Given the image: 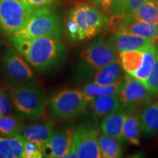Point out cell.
<instances>
[{
  "label": "cell",
  "mask_w": 158,
  "mask_h": 158,
  "mask_svg": "<svg viewBox=\"0 0 158 158\" xmlns=\"http://www.w3.org/2000/svg\"><path fill=\"white\" fill-rule=\"evenodd\" d=\"M12 46L23 57L31 68L37 71H48L62 62L66 45L62 40L40 37L21 38L10 36Z\"/></svg>",
  "instance_id": "obj_1"
},
{
  "label": "cell",
  "mask_w": 158,
  "mask_h": 158,
  "mask_svg": "<svg viewBox=\"0 0 158 158\" xmlns=\"http://www.w3.org/2000/svg\"><path fill=\"white\" fill-rule=\"evenodd\" d=\"M54 130V124L50 121L32 124L25 127L22 136L27 141L32 142L38 146L44 152Z\"/></svg>",
  "instance_id": "obj_13"
},
{
  "label": "cell",
  "mask_w": 158,
  "mask_h": 158,
  "mask_svg": "<svg viewBox=\"0 0 158 158\" xmlns=\"http://www.w3.org/2000/svg\"><path fill=\"white\" fill-rule=\"evenodd\" d=\"M0 136H1V135H0Z\"/></svg>",
  "instance_id": "obj_36"
},
{
  "label": "cell",
  "mask_w": 158,
  "mask_h": 158,
  "mask_svg": "<svg viewBox=\"0 0 158 158\" xmlns=\"http://www.w3.org/2000/svg\"><path fill=\"white\" fill-rule=\"evenodd\" d=\"M22 1L34 9H37L50 5L54 2L55 0H22Z\"/></svg>",
  "instance_id": "obj_33"
},
{
  "label": "cell",
  "mask_w": 158,
  "mask_h": 158,
  "mask_svg": "<svg viewBox=\"0 0 158 158\" xmlns=\"http://www.w3.org/2000/svg\"><path fill=\"white\" fill-rule=\"evenodd\" d=\"M143 52L141 51H130L119 53L118 59L126 73L133 76L141 67L143 59Z\"/></svg>",
  "instance_id": "obj_23"
},
{
  "label": "cell",
  "mask_w": 158,
  "mask_h": 158,
  "mask_svg": "<svg viewBox=\"0 0 158 158\" xmlns=\"http://www.w3.org/2000/svg\"><path fill=\"white\" fill-rule=\"evenodd\" d=\"M144 1L145 0H124L122 18L121 20L116 23V28L133 21L136 10Z\"/></svg>",
  "instance_id": "obj_27"
},
{
  "label": "cell",
  "mask_w": 158,
  "mask_h": 158,
  "mask_svg": "<svg viewBox=\"0 0 158 158\" xmlns=\"http://www.w3.org/2000/svg\"><path fill=\"white\" fill-rule=\"evenodd\" d=\"M133 21H143L158 26L157 0H145L136 10Z\"/></svg>",
  "instance_id": "obj_22"
},
{
  "label": "cell",
  "mask_w": 158,
  "mask_h": 158,
  "mask_svg": "<svg viewBox=\"0 0 158 158\" xmlns=\"http://www.w3.org/2000/svg\"><path fill=\"white\" fill-rule=\"evenodd\" d=\"M156 42L151 39L120 30L114 31L108 40V43L118 54L130 51H145Z\"/></svg>",
  "instance_id": "obj_11"
},
{
  "label": "cell",
  "mask_w": 158,
  "mask_h": 158,
  "mask_svg": "<svg viewBox=\"0 0 158 158\" xmlns=\"http://www.w3.org/2000/svg\"><path fill=\"white\" fill-rule=\"evenodd\" d=\"M1 116H2V114H1V113H0V117H1Z\"/></svg>",
  "instance_id": "obj_35"
},
{
  "label": "cell",
  "mask_w": 158,
  "mask_h": 158,
  "mask_svg": "<svg viewBox=\"0 0 158 158\" xmlns=\"http://www.w3.org/2000/svg\"><path fill=\"white\" fill-rule=\"evenodd\" d=\"M25 124L16 116L10 114L0 117V135L15 136L21 135L25 129Z\"/></svg>",
  "instance_id": "obj_24"
},
{
  "label": "cell",
  "mask_w": 158,
  "mask_h": 158,
  "mask_svg": "<svg viewBox=\"0 0 158 158\" xmlns=\"http://www.w3.org/2000/svg\"><path fill=\"white\" fill-rule=\"evenodd\" d=\"M91 1L103 11L111 13L113 0H91Z\"/></svg>",
  "instance_id": "obj_32"
},
{
  "label": "cell",
  "mask_w": 158,
  "mask_h": 158,
  "mask_svg": "<svg viewBox=\"0 0 158 158\" xmlns=\"http://www.w3.org/2000/svg\"><path fill=\"white\" fill-rule=\"evenodd\" d=\"M44 157L42 149L36 144L26 141L23 158H40Z\"/></svg>",
  "instance_id": "obj_29"
},
{
  "label": "cell",
  "mask_w": 158,
  "mask_h": 158,
  "mask_svg": "<svg viewBox=\"0 0 158 158\" xmlns=\"http://www.w3.org/2000/svg\"><path fill=\"white\" fill-rule=\"evenodd\" d=\"M88 99L82 91L63 89L57 92L48 102V113L53 119L62 121L75 118L89 106Z\"/></svg>",
  "instance_id": "obj_5"
},
{
  "label": "cell",
  "mask_w": 158,
  "mask_h": 158,
  "mask_svg": "<svg viewBox=\"0 0 158 158\" xmlns=\"http://www.w3.org/2000/svg\"><path fill=\"white\" fill-rule=\"evenodd\" d=\"M124 0H113L112 5V20L115 22H118L121 20L122 15V10H123Z\"/></svg>",
  "instance_id": "obj_31"
},
{
  "label": "cell",
  "mask_w": 158,
  "mask_h": 158,
  "mask_svg": "<svg viewBox=\"0 0 158 158\" xmlns=\"http://www.w3.org/2000/svg\"><path fill=\"white\" fill-rule=\"evenodd\" d=\"M98 138L99 130L96 126L80 124L73 132L72 143L66 157L101 158Z\"/></svg>",
  "instance_id": "obj_8"
},
{
  "label": "cell",
  "mask_w": 158,
  "mask_h": 158,
  "mask_svg": "<svg viewBox=\"0 0 158 158\" xmlns=\"http://www.w3.org/2000/svg\"><path fill=\"white\" fill-rule=\"evenodd\" d=\"M157 6H158V0H157Z\"/></svg>",
  "instance_id": "obj_34"
},
{
  "label": "cell",
  "mask_w": 158,
  "mask_h": 158,
  "mask_svg": "<svg viewBox=\"0 0 158 158\" xmlns=\"http://www.w3.org/2000/svg\"><path fill=\"white\" fill-rule=\"evenodd\" d=\"M155 58L156 49L155 44L144 51L143 62H142L141 67L132 76H133L134 78H135L137 80L140 81L145 85L148 77L152 70L154 64H155Z\"/></svg>",
  "instance_id": "obj_26"
},
{
  "label": "cell",
  "mask_w": 158,
  "mask_h": 158,
  "mask_svg": "<svg viewBox=\"0 0 158 158\" xmlns=\"http://www.w3.org/2000/svg\"><path fill=\"white\" fill-rule=\"evenodd\" d=\"M89 106L93 116L99 118L118 110L122 103L118 95H103L92 99Z\"/></svg>",
  "instance_id": "obj_15"
},
{
  "label": "cell",
  "mask_w": 158,
  "mask_h": 158,
  "mask_svg": "<svg viewBox=\"0 0 158 158\" xmlns=\"http://www.w3.org/2000/svg\"><path fill=\"white\" fill-rule=\"evenodd\" d=\"M10 98L18 116L22 118L40 117L46 107L47 98L44 92L35 86H13Z\"/></svg>",
  "instance_id": "obj_4"
},
{
  "label": "cell",
  "mask_w": 158,
  "mask_h": 158,
  "mask_svg": "<svg viewBox=\"0 0 158 158\" xmlns=\"http://www.w3.org/2000/svg\"><path fill=\"white\" fill-rule=\"evenodd\" d=\"M13 110V102L4 91L0 89V113L2 116L10 114Z\"/></svg>",
  "instance_id": "obj_30"
},
{
  "label": "cell",
  "mask_w": 158,
  "mask_h": 158,
  "mask_svg": "<svg viewBox=\"0 0 158 158\" xmlns=\"http://www.w3.org/2000/svg\"><path fill=\"white\" fill-rule=\"evenodd\" d=\"M123 83L124 78L108 86H100L94 82L89 83L83 87L82 92L88 99L89 102H90L92 99L97 97L103 95H118L123 86Z\"/></svg>",
  "instance_id": "obj_20"
},
{
  "label": "cell",
  "mask_w": 158,
  "mask_h": 158,
  "mask_svg": "<svg viewBox=\"0 0 158 158\" xmlns=\"http://www.w3.org/2000/svg\"><path fill=\"white\" fill-rule=\"evenodd\" d=\"M35 10L22 0H0V31L15 34L24 27Z\"/></svg>",
  "instance_id": "obj_6"
},
{
  "label": "cell",
  "mask_w": 158,
  "mask_h": 158,
  "mask_svg": "<svg viewBox=\"0 0 158 158\" xmlns=\"http://www.w3.org/2000/svg\"><path fill=\"white\" fill-rule=\"evenodd\" d=\"M122 68L119 59H116L113 62L106 65L96 72L93 82L100 86H108L122 80Z\"/></svg>",
  "instance_id": "obj_18"
},
{
  "label": "cell",
  "mask_w": 158,
  "mask_h": 158,
  "mask_svg": "<svg viewBox=\"0 0 158 158\" xmlns=\"http://www.w3.org/2000/svg\"><path fill=\"white\" fill-rule=\"evenodd\" d=\"M63 35L60 15L53 7H43L35 10L24 27L10 36L21 38L47 37L62 40Z\"/></svg>",
  "instance_id": "obj_3"
},
{
  "label": "cell",
  "mask_w": 158,
  "mask_h": 158,
  "mask_svg": "<svg viewBox=\"0 0 158 158\" xmlns=\"http://www.w3.org/2000/svg\"><path fill=\"white\" fill-rule=\"evenodd\" d=\"M80 59V73L86 77L113 62L117 57L116 51L109 43L99 39L81 51Z\"/></svg>",
  "instance_id": "obj_7"
},
{
  "label": "cell",
  "mask_w": 158,
  "mask_h": 158,
  "mask_svg": "<svg viewBox=\"0 0 158 158\" xmlns=\"http://www.w3.org/2000/svg\"><path fill=\"white\" fill-rule=\"evenodd\" d=\"M116 30L127 31L138 36L151 39L155 42L158 40V26L143 21H132L118 27L116 29Z\"/></svg>",
  "instance_id": "obj_19"
},
{
  "label": "cell",
  "mask_w": 158,
  "mask_h": 158,
  "mask_svg": "<svg viewBox=\"0 0 158 158\" xmlns=\"http://www.w3.org/2000/svg\"><path fill=\"white\" fill-rule=\"evenodd\" d=\"M127 114V112L123 108L120 107L116 111L104 116L100 124L102 133L118 140L120 143L125 141L123 134V124Z\"/></svg>",
  "instance_id": "obj_14"
},
{
  "label": "cell",
  "mask_w": 158,
  "mask_h": 158,
  "mask_svg": "<svg viewBox=\"0 0 158 158\" xmlns=\"http://www.w3.org/2000/svg\"><path fill=\"white\" fill-rule=\"evenodd\" d=\"M152 92L143 83L129 74L124 78L123 86L118 94L122 106L127 113L135 112L152 101Z\"/></svg>",
  "instance_id": "obj_10"
},
{
  "label": "cell",
  "mask_w": 158,
  "mask_h": 158,
  "mask_svg": "<svg viewBox=\"0 0 158 158\" xmlns=\"http://www.w3.org/2000/svg\"><path fill=\"white\" fill-rule=\"evenodd\" d=\"M26 141L21 135L0 136V158H23Z\"/></svg>",
  "instance_id": "obj_16"
},
{
  "label": "cell",
  "mask_w": 158,
  "mask_h": 158,
  "mask_svg": "<svg viewBox=\"0 0 158 158\" xmlns=\"http://www.w3.org/2000/svg\"><path fill=\"white\" fill-rule=\"evenodd\" d=\"M141 122L140 116L135 112L126 114L123 124L124 137L127 141L134 146H139Z\"/></svg>",
  "instance_id": "obj_21"
},
{
  "label": "cell",
  "mask_w": 158,
  "mask_h": 158,
  "mask_svg": "<svg viewBox=\"0 0 158 158\" xmlns=\"http://www.w3.org/2000/svg\"><path fill=\"white\" fill-rule=\"evenodd\" d=\"M156 58L151 73L148 77L145 86L154 96L158 97V40L155 43Z\"/></svg>",
  "instance_id": "obj_28"
},
{
  "label": "cell",
  "mask_w": 158,
  "mask_h": 158,
  "mask_svg": "<svg viewBox=\"0 0 158 158\" xmlns=\"http://www.w3.org/2000/svg\"><path fill=\"white\" fill-rule=\"evenodd\" d=\"M1 62L5 76L13 86H36L37 78L30 65L14 48L5 49Z\"/></svg>",
  "instance_id": "obj_9"
},
{
  "label": "cell",
  "mask_w": 158,
  "mask_h": 158,
  "mask_svg": "<svg viewBox=\"0 0 158 158\" xmlns=\"http://www.w3.org/2000/svg\"><path fill=\"white\" fill-rule=\"evenodd\" d=\"M73 132L70 130L54 128L46 149L43 152L44 156L51 158L66 157L70 150Z\"/></svg>",
  "instance_id": "obj_12"
},
{
  "label": "cell",
  "mask_w": 158,
  "mask_h": 158,
  "mask_svg": "<svg viewBox=\"0 0 158 158\" xmlns=\"http://www.w3.org/2000/svg\"><path fill=\"white\" fill-rule=\"evenodd\" d=\"M98 141L102 157L118 158L122 156V149L118 140L102 133L99 135Z\"/></svg>",
  "instance_id": "obj_25"
},
{
  "label": "cell",
  "mask_w": 158,
  "mask_h": 158,
  "mask_svg": "<svg viewBox=\"0 0 158 158\" xmlns=\"http://www.w3.org/2000/svg\"><path fill=\"white\" fill-rule=\"evenodd\" d=\"M108 19L100 10L87 3L79 4L69 12L66 30L73 43L96 36L108 24Z\"/></svg>",
  "instance_id": "obj_2"
},
{
  "label": "cell",
  "mask_w": 158,
  "mask_h": 158,
  "mask_svg": "<svg viewBox=\"0 0 158 158\" xmlns=\"http://www.w3.org/2000/svg\"><path fill=\"white\" fill-rule=\"evenodd\" d=\"M141 131L145 135H158V101H152L144 106L140 117Z\"/></svg>",
  "instance_id": "obj_17"
}]
</instances>
